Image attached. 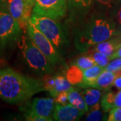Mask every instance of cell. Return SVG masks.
Listing matches in <instances>:
<instances>
[{
    "label": "cell",
    "mask_w": 121,
    "mask_h": 121,
    "mask_svg": "<svg viewBox=\"0 0 121 121\" xmlns=\"http://www.w3.org/2000/svg\"><path fill=\"white\" fill-rule=\"evenodd\" d=\"M45 91L42 79L26 76L13 69L0 70V98L9 104L24 102Z\"/></svg>",
    "instance_id": "cell-1"
},
{
    "label": "cell",
    "mask_w": 121,
    "mask_h": 121,
    "mask_svg": "<svg viewBox=\"0 0 121 121\" xmlns=\"http://www.w3.org/2000/svg\"><path fill=\"white\" fill-rule=\"evenodd\" d=\"M117 33L112 23L103 18H95L77 32L75 44L79 51L86 52L93 46L111 39Z\"/></svg>",
    "instance_id": "cell-2"
},
{
    "label": "cell",
    "mask_w": 121,
    "mask_h": 121,
    "mask_svg": "<svg viewBox=\"0 0 121 121\" xmlns=\"http://www.w3.org/2000/svg\"><path fill=\"white\" fill-rule=\"evenodd\" d=\"M18 43L24 59L33 71L43 75L52 73V64L34 44L28 34L22 35Z\"/></svg>",
    "instance_id": "cell-3"
},
{
    "label": "cell",
    "mask_w": 121,
    "mask_h": 121,
    "mask_svg": "<svg viewBox=\"0 0 121 121\" xmlns=\"http://www.w3.org/2000/svg\"><path fill=\"white\" fill-rule=\"evenodd\" d=\"M30 22L40 30L56 48L61 52L67 45V39L62 25L57 20L46 16L32 15Z\"/></svg>",
    "instance_id": "cell-4"
},
{
    "label": "cell",
    "mask_w": 121,
    "mask_h": 121,
    "mask_svg": "<svg viewBox=\"0 0 121 121\" xmlns=\"http://www.w3.org/2000/svg\"><path fill=\"white\" fill-rule=\"evenodd\" d=\"M20 24L9 13L5 5L0 7V49H3L15 42L22 36Z\"/></svg>",
    "instance_id": "cell-5"
},
{
    "label": "cell",
    "mask_w": 121,
    "mask_h": 121,
    "mask_svg": "<svg viewBox=\"0 0 121 121\" xmlns=\"http://www.w3.org/2000/svg\"><path fill=\"white\" fill-rule=\"evenodd\" d=\"M55 101L52 98H36L24 111L26 120L30 121H53Z\"/></svg>",
    "instance_id": "cell-6"
},
{
    "label": "cell",
    "mask_w": 121,
    "mask_h": 121,
    "mask_svg": "<svg viewBox=\"0 0 121 121\" xmlns=\"http://www.w3.org/2000/svg\"><path fill=\"white\" fill-rule=\"evenodd\" d=\"M27 34L32 41L40 50V51L47 56L52 65H56L61 61L60 52L44 35L38 29L30 20L26 28Z\"/></svg>",
    "instance_id": "cell-7"
},
{
    "label": "cell",
    "mask_w": 121,
    "mask_h": 121,
    "mask_svg": "<svg viewBox=\"0 0 121 121\" xmlns=\"http://www.w3.org/2000/svg\"><path fill=\"white\" fill-rule=\"evenodd\" d=\"M68 9L67 0H36L32 15L46 16L59 21Z\"/></svg>",
    "instance_id": "cell-8"
},
{
    "label": "cell",
    "mask_w": 121,
    "mask_h": 121,
    "mask_svg": "<svg viewBox=\"0 0 121 121\" xmlns=\"http://www.w3.org/2000/svg\"><path fill=\"white\" fill-rule=\"evenodd\" d=\"M5 7L10 15L17 21L22 28H26L32 16V9L24 0H5Z\"/></svg>",
    "instance_id": "cell-9"
},
{
    "label": "cell",
    "mask_w": 121,
    "mask_h": 121,
    "mask_svg": "<svg viewBox=\"0 0 121 121\" xmlns=\"http://www.w3.org/2000/svg\"><path fill=\"white\" fill-rule=\"evenodd\" d=\"M83 115L82 112L70 103L66 105L56 103L52 118L57 121H79Z\"/></svg>",
    "instance_id": "cell-10"
},
{
    "label": "cell",
    "mask_w": 121,
    "mask_h": 121,
    "mask_svg": "<svg viewBox=\"0 0 121 121\" xmlns=\"http://www.w3.org/2000/svg\"><path fill=\"white\" fill-rule=\"evenodd\" d=\"M104 68L99 65H95L93 67L83 71V79L82 82L78 83V87L87 88L95 82L99 75L103 71Z\"/></svg>",
    "instance_id": "cell-11"
},
{
    "label": "cell",
    "mask_w": 121,
    "mask_h": 121,
    "mask_svg": "<svg viewBox=\"0 0 121 121\" xmlns=\"http://www.w3.org/2000/svg\"><path fill=\"white\" fill-rule=\"evenodd\" d=\"M115 78L116 75L114 72L104 69L95 82L93 83L90 87L95 88L101 91H108L113 86Z\"/></svg>",
    "instance_id": "cell-12"
},
{
    "label": "cell",
    "mask_w": 121,
    "mask_h": 121,
    "mask_svg": "<svg viewBox=\"0 0 121 121\" xmlns=\"http://www.w3.org/2000/svg\"><path fill=\"white\" fill-rule=\"evenodd\" d=\"M101 106L106 111H110L115 107L121 108V90L117 94L109 91L101 98Z\"/></svg>",
    "instance_id": "cell-13"
},
{
    "label": "cell",
    "mask_w": 121,
    "mask_h": 121,
    "mask_svg": "<svg viewBox=\"0 0 121 121\" xmlns=\"http://www.w3.org/2000/svg\"><path fill=\"white\" fill-rule=\"evenodd\" d=\"M68 98L69 102L77 108L83 114L85 113L88 112V109L86 103L83 98L81 93H79L77 90H75L73 87L69 90L68 91Z\"/></svg>",
    "instance_id": "cell-14"
},
{
    "label": "cell",
    "mask_w": 121,
    "mask_h": 121,
    "mask_svg": "<svg viewBox=\"0 0 121 121\" xmlns=\"http://www.w3.org/2000/svg\"><path fill=\"white\" fill-rule=\"evenodd\" d=\"M83 99L86 103L88 112L94 106H95L101 99L102 92L101 90L93 88V87H88L86 90H83L81 92Z\"/></svg>",
    "instance_id": "cell-15"
},
{
    "label": "cell",
    "mask_w": 121,
    "mask_h": 121,
    "mask_svg": "<svg viewBox=\"0 0 121 121\" xmlns=\"http://www.w3.org/2000/svg\"><path fill=\"white\" fill-rule=\"evenodd\" d=\"M72 83L67 79V78L63 75L55 76V86L50 94L52 97L61 91H68L72 88Z\"/></svg>",
    "instance_id": "cell-16"
},
{
    "label": "cell",
    "mask_w": 121,
    "mask_h": 121,
    "mask_svg": "<svg viewBox=\"0 0 121 121\" xmlns=\"http://www.w3.org/2000/svg\"><path fill=\"white\" fill-rule=\"evenodd\" d=\"M120 44L121 43L115 40L108 39L95 45L94 51L103 52L109 56H111L117 51V48L118 47Z\"/></svg>",
    "instance_id": "cell-17"
},
{
    "label": "cell",
    "mask_w": 121,
    "mask_h": 121,
    "mask_svg": "<svg viewBox=\"0 0 121 121\" xmlns=\"http://www.w3.org/2000/svg\"><path fill=\"white\" fill-rule=\"evenodd\" d=\"M94 0H67L68 8L79 13L86 12L90 8Z\"/></svg>",
    "instance_id": "cell-18"
},
{
    "label": "cell",
    "mask_w": 121,
    "mask_h": 121,
    "mask_svg": "<svg viewBox=\"0 0 121 121\" xmlns=\"http://www.w3.org/2000/svg\"><path fill=\"white\" fill-rule=\"evenodd\" d=\"M96 64H95L94 60L89 55L78 57L73 63V65H75L76 67H78V68L81 69L82 71L90 68V67H93Z\"/></svg>",
    "instance_id": "cell-19"
},
{
    "label": "cell",
    "mask_w": 121,
    "mask_h": 121,
    "mask_svg": "<svg viewBox=\"0 0 121 121\" xmlns=\"http://www.w3.org/2000/svg\"><path fill=\"white\" fill-rule=\"evenodd\" d=\"M88 55H90L93 58L96 65H99L103 68H104L106 65H108V63L111 60L110 56H109L103 52H99L97 51L93 50V51L90 52Z\"/></svg>",
    "instance_id": "cell-20"
},
{
    "label": "cell",
    "mask_w": 121,
    "mask_h": 121,
    "mask_svg": "<svg viewBox=\"0 0 121 121\" xmlns=\"http://www.w3.org/2000/svg\"><path fill=\"white\" fill-rule=\"evenodd\" d=\"M102 120H105L104 117L100 110V104L98 103L88 112L86 121H99Z\"/></svg>",
    "instance_id": "cell-21"
},
{
    "label": "cell",
    "mask_w": 121,
    "mask_h": 121,
    "mask_svg": "<svg viewBox=\"0 0 121 121\" xmlns=\"http://www.w3.org/2000/svg\"><path fill=\"white\" fill-rule=\"evenodd\" d=\"M83 71L76 67L75 65H73L71 69H69V72L67 73V75L66 78L69 80L70 82L72 84H76V83H79L82 82L83 79V74L82 75H77L78 74L82 73Z\"/></svg>",
    "instance_id": "cell-22"
},
{
    "label": "cell",
    "mask_w": 121,
    "mask_h": 121,
    "mask_svg": "<svg viewBox=\"0 0 121 121\" xmlns=\"http://www.w3.org/2000/svg\"><path fill=\"white\" fill-rule=\"evenodd\" d=\"M45 91H48L49 93L52 90L55 86V76H51L49 74L44 75L42 79Z\"/></svg>",
    "instance_id": "cell-23"
},
{
    "label": "cell",
    "mask_w": 121,
    "mask_h": 121,
    "mask_svg": "<svg viewBox=\"0 0 121 121\" xmlns=\"http://www.w3.org/2000/svg\"><path fill=\"white\" fill-rule=\"evenodd\" d=\"M121 69V58H115L111 59L108 64L104 68V70L116 72Z\"/></svg>",
    "instance_id": "cell-24"
},
{
    "label": "cell",
    "mask_w": 121,
    "mask_h": 121,
    "mask_svg": "<svg viewBox=\"0 0 121 121\" xmlns=\"http://www.w3.org/2000/svg\"><path fill=\"white\" fill-rule=\"evenodd\" d=\"M54 99L55 101V103H56V104L66 105V104L69 103L67 91H61L60 93L57 94L54 97Z\"/></svg>",
    "instance_id": "cell-25"
},
{
    "label": "cell",
    "mask_w": 121,
    "mask_h": 121,
    "mask_svg": "<svg viewBox=\"0 0 121 121\" xmlns=\"http://www.w3.org/2000/svg\"><path fill=\"white\" fill-rule=\"evenodd\" d=\"M107 120L109 121H121V108L115 107L111 109Z\"/></svg>",
    "instance_id": "cell-26"
},
{
    "label": "cell",
    "mask_w": 121,
    "mask_h": 121,
    "mask_svg": "<svg viewBox=\"0 0 121 121\" xmlns=\"http://www.w3.org/2000/svg\"><path fill=\"white\" fill-rule=\"evenodd\" d=\"M96 5L103 8H111L114 4V0H94Z\"/></svg>",
    "instance_id": "cell-27"
},
{
    "label": "cell",
    "mask_w": 121,
    "mask_h": 121,
    "mask_svg": "<svg viewBox=\"0 0 121 121\" xmlns=\"http://www.w3.org/2000/svg\"><path fill=\"white\" fill-rule=\"evenodd\" d=\"M114 73L116 75V78L114 81L113 86L116 87L118 90H121V69Z\"/></svg>",
    "instance_id": "cell-28"
},
{
    "label": "cell",
    "mask_w": 121,
    "mask_h": 121,
    "mask_svg": "<svg viewBox=\"0 0 121 121\" xmlns=\"http://www.w3.org/2000/svg\"><path fill=\"white\" fill-rule=\"evenodd\" d=\"M115 58H121V44H120L118 47L117 48V51L114 52V53L110 56L111 59H115Z\"/></svg>",
    "instance_id": "cell-29"
},
{
    "label": "cell",
    "mask_w": 121,
    "mask_h": 121,
    "mask_svg": "<svg viewBox=\"0 0 121 121\" xmlns=\"http://www.w3.org/2000/svg\"><path fill=\"white\" fill-rule=\"evenodd\" d=\"M116 20L118 24L121 26V6L119 8L117 14H116Z\"/></svg>",
    "instance_id": "cell-30"
},
{
    "label": "cell",
    "mask_w": 121,
    "mask_h": 121,
    "mask_svg": "<svg viewBox=\"0 0 121 121\" xmlns=\"http://www.w3.org/2000/svg\"><path fill=\"white\" fill-rule=\"evenodd\" d=\"M26 1V4L28 5V6L31 9H32L34 6H35V3H36V0H24Z\"/></svg>",
    "instance_id": "cell-31"
},
{
    "label": "cell",
    "mask_w": 121,
    "mask_h": 121,
    "mask_svg": "<svg viewBox=\"0 0 121 121\" xmlns=\"http://www.w3.org/2000/svg\"><path fill=\"white\" fill-rule=\"evenodd\" d=\"M5 1V0H0V7L2 5H4Z\"/></svg>",
    "instance_id": "cell-32"
},
{
    "label": "cell",
    "mask_w": 121,
    "mask_h": 121,
    "mask_svg": "<svg viewBox=\"0 0 121 121\" xmlns=\"http://www.w3.org/2000/svg\"></svg>",
    "instance_id": "cell-33"
}]
</instances>
